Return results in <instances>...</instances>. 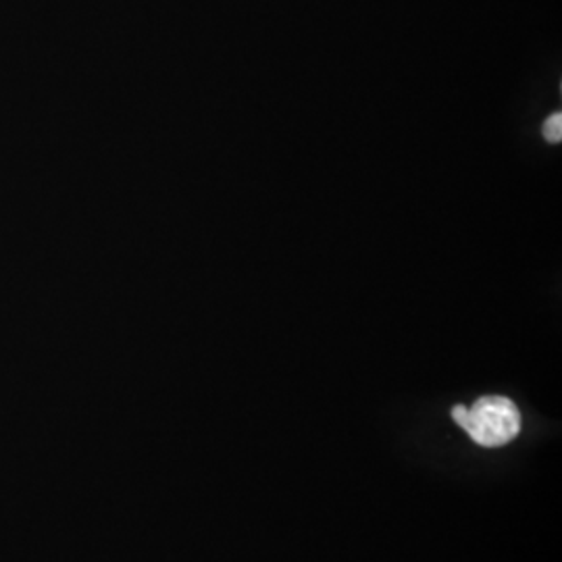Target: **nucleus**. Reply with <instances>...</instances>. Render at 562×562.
I'll list each match as a JSON object with an SVG mask.
<instances>
[{
  "instance_id": "f257e3e1",
  "label": "nucleus",
  "mask_w": 562,
  "mask_h": 562,
  "mask_svg": "<svg viewBox=\"0 0 562 562\" xmlns=\"http://www.w3.org/2000/svg\"><path fill=\"white\" fill-rule=\"evenodd\" d=\"M450 415L483 448L513 442L521 431L519 406L506 396H482L471 408L454 406Z\"/></svg>"
},
{
  "instance_id": "f03ea898",
  "label": "nucleus",
  "mask_w": 562,
  "mask_h": 562,
  "mask_svg": "<svg viewBox=\"0 0 562 562\" xmlns=\"http://www.w3.org/2000/svg\"><path fill=\"white\" fill-rule=\"evenodd\" d=\"M543 138L550 142V144H559L562 138V113L557 111L552 113L546 123H543Z\"/></svg>"
}]
</instances>
